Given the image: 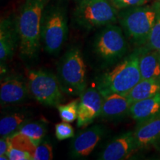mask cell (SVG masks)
I'll use <instances>...</instances> for the list:
<instances>
[{
	"instance_id": "5",
	"label": "cell",
	"mask_w": 160,
	"mask_h": 160,
	"mask_svg": "<svg viewBox=\"0 0 160 160\" xmlns=\"http://www.w3.org/2000/svg\"><path fill=\"white\" fill-rule=\"evenodd\" d=\"M57 78L63 93L80 96L86 89V65L77 48L68 50L58 65Z\"/></svg>"
},
{
	"instance_id": "28",
	"label": "cell",
	"mask_w": 160,
	"mask_h": 160,
	"mask_svg": "<svg viewBox=\"0 0 160 160\" xmlns=\"http://www.w3.org/2000/svg\"><path fill=\"white\" fill-rule=\"evenodd\" d=\"M9 148V142L8 137H1L0 140V159L8 160V151Z\"/></svg>"
},
{
	"instance_id": "3",
	"label": "cell",
	"mask_w": 160,
	"mask_h": 160,
	"mask_svg": "<svg viewBox=\"0 0 160 160\" xmlns=\"http://www.w3.org/2000/svg\"><path fill=\"white\" fill-rule=\"evenodd\" d=\"M160 10V2L123 9L118 13L125 37L137 45H146Z\"/></svg>"
},
{
	"instance_id": "30",
	"label": "cell",
	"mask_w": 160,
	"mask_h": 160,
	"mask_svg": "<svg viewBox=\"0 0 160 160\" xmlns=\"http://www.w3.org/2000/svg\"><path fill=\"white\" fill-rule=\"evenodd\" d=\"M157 1H158V2H160V0H157Z\"/></svg>"
},
{
	"instance_id": "29",
	"label": "cell",
	"mask_w": 160,
	"mask_h": 160,
	"mask_svg": "<svg viewBox=\"0 0 160 160\" xmlns=\"http://www.w3.org/2000/svg\"><path fill=\"white\" fill-rule=\"evenodd\" d=\"M155 145H156V146H157V148H158V149H159V151H160V139L159 140V141H158V142H157V143H156V144H155Z\"/></svg>"
},
{
	"instance_id": "2",
	"label": "cell",
	"mask_w": 160,
	"mask_h": 160,
	"mask_svg": "<svg viewBox=\"0 0 160 160\" xmlns=\"http://www.w3.org/2000/svg\"><path fill=\"white\" fill-rule=\"evenodd\" d=\"M142 51V48L136 50L113 69L104 72L97 77L96 88L103 97L112 93L127 96L141 81L139 58Z\"/></svg>"
},
{
	"instance_id": "18",
	"label": "cell",
	"mask_w": 160,
	"mask_h": 160,
	"mask_svg": "<svg viewBox=\"0 0 160 160\" xmlns=\"http://www.w3.org/2000/svg\"><path fill=\"white\" fill-rule=\"evenodd\" d=\"M32 114L28 111H19L9 113L0 120L1 137H8L14 134L22 126L31 120Z\"/></svg>"
},
{
	"instance_id": "4",
	"label": "cell",
	"mask_w": 160,
	"mask_h": 160,
	"mask_svg": "<svg viewBox=\"0 0 160 160\" xmlns=\"http://www.w3.org/2000/svg\"><path fill=\"white\" fill-rule=\"evenodd\" d=\"M68 21L65 8L60 5L48 6L41 22V42L49 54L59 53L67 39Z\"/></svg>"
},
{
	"instance_id": "19",
	"label": "cell",
	"mask_w": 160,
	"mask_h": 160,
	"mask_svg": "<svg viewBox=\"0 0 160 160\" xmlns=\"http://www.w3.org/2000/svg\"><path fill=\"white\" fill-rule=\"evenodd\" d=\"M160 93V79H142L129 92L127 97L132 105L136 102Z\"/></svg>"
},
{
	"instance_id": "7",
	"label": "cell",
	"mask_w": 160,
	"mask_h": 160,
	"mask_svg": "<svg viewBox=\"0 0 160 160\" xmlns=\"http://www.w3.org/2000/svg\"><path fill=\"white\" fill-rule=\"evenodd\" d=\"M122 28L114 24L104 27L93 41V52L104 64L111 65L126 54L128 43Z\"/></svg>"
},
{
	"instance_id": "11",
	"label": "cell",
	"mask_w": 160,
	"mask_h": 160,
	"mask_svg": "<svg viewBox=\"0 0 160 160\" xmlns=\"http://www.w3.org/2000/svg\"><path fill=\"white\" fill-rule=\"evenodd\" d=\"M17 21L11 17L1 20L0 24V62L1 74L5 70V64L11 60L19 45Z\"/></svg>"
},
{
	"instance_id": "14",
	"label": "cell",
	"mask_w": 160,
	"mask_h": 160,
	"mask_svg": "<svg viewBox=\"0 0 160 160\" xmlns=\"http://www.w3.org/2000/svg\"><path fill=\"white\" fill-rule=\"evenodd\" d=\"M133 133L136 149L155 145L160 139V114L138 122Z\"/></svg>"
},
{
	"instance_id": "1",
	"label": "cell",
	"mask_w": 160,
	"mask_h": 160,
	"mask_svg": "<svg viewBox=\"0 0 160 160\" xmlns=\"http://www.w3.org/2000/svg\"><path fill=\"white\" fill-rule=\"evenodd\" d=\"M51 0H25L17 19L19 51L24 60L38 57L41 46V22L43 12Z\"/></svg>"
},
{
	"instance_id": "9",
	"label": "cell",
	"mask_w": 160,
	"mask_h": 160,
	"mask_svg": "<svg viewBox=\"0 0 160 160\" xmlns=\"http://www.w3.org/2000/svg\"><path fill=\"white\" fill-rule=\"evenodd\" d=\"M79 97L77 125L83 128L91 124L101 114L104 97L93 88L85 89Z\"/></svg>"
},
{
	"instance_id": "8",
	"label": "cell",
	"mask_w": 160,
	"mask_h": 160,
	"mask_svg": "<svg viewBox=\"0 0 160 160\" xmlns=\"http://www.w3.org/2000/svg\"><path fill=\"white\" fill-rule=\"evenodd\" d=\"M29 91L42 105L57 107L64 100L63 91L57 77L47 70H30L27 73Z\"/></svg>"
},
{
	"instance_id": "10",
	"label": "cell",
	"mask_w": 160,
	"mask_h": 160,
	"mask_svg": "<svg viewBox=\"0 0 160 160\" xmlns=\"http://www.w3.org/2000/svg\"><path fill=\"white\" fill-rule=\"evenodd\" d=\"M30 93L28 81L20 75H10L2 79L0 87V102L2 106H10L22 103Z\"/></svg>"
},
{
	"instance_id": "25",
	"label": "cell",
	"mask_w": 160,
	"mask_h": 160,
	"mask_svg": "<svg viewBox=\"0 0 160 160\" xmlns=\"http://www.w3.org/2000/svg\"><path fill=\"white\" fill-rule=\"evenodd\" d=\"M55 136L58 140H65L74 137V130L69 122H62L55 125Z\"/></svg>"
},
{
	"instance_id": "12",
	"label": "cell",
	"mask_w": 160,
	"mask_h": 160,
	"mask_svg": "<svg viewBox=\"0 0 160 160\" xmlns=\"http://www.w3.org/2000/svg\"><path fill=\"white\" fill-rule=\"evenodd\" d=\"M105 134V127L96 125L74 136L70 147V153L73 158L82 159L91 154Z\"/></svg>"
},
{
	"instance_id": "21",
	"label": "cell",
	"mask_w": 160,
	"mask_h": 160,
	"mask_svg": "<svg viewBox=\"0 0 160 160\" xmlns=\"http://www.w3.org/2000/svg\"><path fill=\"white\" fill-rule=\"evenodd\" d=\"M8 139L10 145L12 147L22 151L30 152L33 157V153L37 148V145L31 141L28 137L23 133H15L14 134L8 137Z\"/></svg>"
},
{
	"instance_id": "20",
	"label": "cell",
	"mask_w": 160,
	"mask_h": 160,
	"mask_svg": "<svg viewBox=\"0 0 160 160\" xmlns=\"http://www.w3.org/2000/svg\"><path fill=\"white\" fill-rule=\"evenodd\" d=\"M47 131V122L45 120H39L35 122H28L20 128L17 133L26 135L36 145L38 146L42 141Z\"/></svg>"
},
{
	"instance_id": "13",
	"label": "cell",
	"mask_w": 160,
	"mask_h": 160,
	"mask_svg": "<svg viewBox=\"0 0 160 160\" xmlns=\"http://www.w3.org/2000/svg\"><path fill=\"white\" fill-rule=\"evenodd\" d=\"M135 149L133 132H126L111 140L101 152L99 159L102 160L125 159Z\"/></svg>"
},
{
	"instance_id": "17",
	"label": "cell",
	"mask_w": 160,
	"mask_h": 160,
	"mask_svg": "<svg viewBox=\"0 0 160 160\" xmlns=\"http://www.w3.org/2000/svg\"><path fill=\"white\" fill-rule=\"evenodd\" d=\"M142 79H160V52L142 48L139 58Z\"/></svg>"
},
{
	"instance_id": "23",
	"label": "cell",
	"mask_w": 160,
	"mask_h": 160,
	"mask_svg": "<svg viewBox=\"0 0 160 160\" xmlns=\"http://www.w3.org/2000/svg\"><path fill=\"white\" fill-rule=\"evenodd\" d=\"M145 47L160 52V10Z\"/></svg>"
},
{
	"instance_id": "16",
	"label": "cell",
	"mask_w": 160,
	"mask_h": 160,
	"mask_svg": "<svg viewBox=\"0 0 160 160\" xmlns=\"http://www.w3.org/2000/svg\"><path fill=\"white\" fill-rule=\"evenodd\" d=\"M129 114L137 122L160 114V93L132 104Z\"/></svg>"
},
{
	"instance_id": "15",
	"label": "cell",
	"mask_w": 160,
	"mask_h": 160,
	"mask_svg": "<svg viewBox=\"0 0 160 160\" xmlns=\"http://www.w3.org/2000/svg\"><path fill=\"white\" fill-rule=\"evenodd\" d=\"M131 104L126 96L112 93L104 97L99 117L108 120H117L129 113Z\"/></svg>"
},
{
	"instance_id": "6",
	"label": "cell",
	"mask_w": 160,
	"mask_h": 160,
	"mask_svg": "<svg viewBox=\"0 0 160 160\" xmlns=\"http://www.w3.org/2000/svg\"><path fill=\"white\" fill-rule=\"evenodd\" d=\"M73 19L79 27L91 30L115 24L118 11L110 0H79L73 11Z\"/></svg>"
},
{
	"instance_id": "26",
	"label": "cell",
	"mask_w": 160,
	"mask_h": 160,
	"mask_svg": "<svg viewBox=\"0 0 160 160\" xmlns=\"http://www.w3.org/2000/svg\"><path fill=\"white\" fill-rule=\"evenodd\" d=\"M110 1L117 10H123L129 8L144 5L150 0H110Z\"/></svg>"
},
{
	"instance_id": "22",
	"label": "cell",
	"mask_w": 160,
	"mask_h": 160,
	"mask_svg": "<svg viewBox=\"0 0 160 160\" xmlns=\"http://www.w3.org/2000/svg\"><path fill=\"white\" fill-rule=\"evenodd\" d=\"M79 99H74L65 105H59L57 106L59 117L62 120L66 122H73L77 120L78 111H79Z\"/></svg>"
},
{
	"instance_id": "24",
	"label": "cell",
	"mask_w": 160,
	"mask_h": 160,
	"mask_svg": "<svg viewBox=\"0 0 160 160\" xmlns=\"http://www.w3.org/2000/svg\"><path fill=\"white\" fill-rule=\"evenodd\" d=\"M53 157V147L48 142H42L33 154V160H51Z\"/></svg>"
},
{
	"instance_id": "27",
	"label": "cell",
	"mask_w": 160,
	"mask_h": 160,
	"mask_svg": "<svg viewBox=\"0 0 160 160\" xmlns=\"http://www.w3.org/2000/svg\"><path fill=\"white\" fill-rule=\"evenodd\" d=\"M8 157L10 160H32L33 157L30 152L22 151V150L15 148L10 145L8 151Z\"/></svg>"
}]
</instances>
